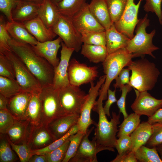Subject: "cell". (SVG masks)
Returning a JSON list of instances; mask_svg holds the SVG:
<instances>
[{"instance_id": "1", "label": "cell", "mask_w": 162, "mask_h": 162, "mask_svg": "<svg viewBox=\"0 0 162 162\" xmlns=\"http://www.w3.org/2000/svg\"><path fill=\"white\" fill-rule=\"evenodd\" d=\"M9 44L11 50L36 77L42 87L53 85V67L45 58L38 55L32 46L12 38L9 40Z\"/></svg>"}, {"instance_id": "2", "label": "cell", "mask_w": 162, "mask_h": 162, "mask_svg": "<svg viewBox=\"0 0 162 162\" xmlns=\"http://www.w3.org/2000/svg\"><path fill=\"white\" fill-rule=\"evenodd\" d=\"M103 101L99 97L92 109L98 113L99 119L92 140L97 145L107 148L110 151L114 152L118 131L117 125L120 123V113L117 115L115 112H112V117L110 121H109L104 111Z\"/></svg>"}, {"instance_id": "3", "label": "cell", "mask_w": 162, "mask_h": 162, "mask_svg": "<svg viewBox=\"0 0 162 162\" xmlns=\"http://www.w3.org/2000/svg\"><path fill=\"white\" fill-rule=\"evenodd\" d=\"M128 68L131 71L130 84L140 91L152 90L157 82L160 72L155 64L146 58L132 61Z\"/></svg>"}, {"instance_id": "4", "label": "cell", "mask_w": 162, "mask_h": 162, "mask_svg": "<svg viewBox=\"0 0 162 162\" xmlns=\"http://www.w3.org/2000/svg\"><path fill=\"white\" fill-rule=\"evenodd\" d=\"M147 14L139 20L136 26L135 34L128 41L126 49L134 57L149 55L155 58L152 52L159 49L153 44L152 39L156 34V30H153L149 33H147L146 28L149 25V20Z\"/></svg>"}, {"instance_id": "5", "label": "cell", "mask_w": 162, "mask_h": 162, "mask_svg": "<svg viewBox=\"0 0 162 162\" xmlns=\"http://www.w3.org/2000/svg\"><path fill=\"white\" fill-rule=\"evenodd\" d=\"M134 58L125 48L119 49L108 54L102 62L105 80L99 90V97L103 100L108 97V91L112 81L115 80L121 70L128 66Z\"/></svg>"}, {"instance_id": "6", "label": "cell", "mask_w": 162, "mask_h": 162, "mask_svg": "<svg viewBox=\"0 0 162 162\" xmlns=\"http://www.w3.org/2000/svg\"><path fill=\"white\" fill-rule=\"evenodd\" d=\"M38 96L41 106L40 124L47 125L54 119L66 114L61 104L58 91L53 85L42 87Z\"/></svg>"}, {"instance_id": "7", "label": "cell", "mask_w": 162, "mask_h": 162, "mask_svg": "<svg viewBox=\"0 0 162 162\" xmlns=\"http://www.w3.org/2000/svg\"><path fill=\"white\" fill-rule=\"evenodd\" d=\"M2 53L5 55L12 63L15 71V79L22 91L32 94L39 93L42 88L40 83L24 63L11 50Z\"/></svg>"}, {"instance_id": "8", "label": "cell", "mask_w": 162, "mask_h": 162, "mask_svg": "<svg viewBox=\"0 0 162 162\" xmlns=\"http://www.w3.org/2000/svg\"><path fill=\"white\" fill-rule=\"evenodd\" d=\"M52 30L68 47L76 52L81 49L83 43L82 34L74 25L72 17L60 14Z\"/></svg>"}, {"instance_id": "9", "label": "cell", "mask_w": 162, "mask_h": 162, "mask_svg": "<svg viewBox=\"0 0 162 162\" xmlns=\"http://www.w3.org/2000/svg\"><path fill=\"white\" fill-rule=\"evenodd\" d=\"M58 91L61 104L65 114L80 115L87 94L79 87L70 84Z\"/></svg>"}, {"instance_id": "10", "label": "cell", "mask_w": 162, "mask_h": 162, "mask_svg": "<svg viewBox=\"0 0 162 162\" xmlns=\"http://www.w3.org/2000/svg\"><path fill=\"white\" fill-rule=\"evenodd\" d=\"M105 75L101 76L95 85L93 81L90 82V87L86 100L83 105L77 124L79 130L86 133L88 128L93 124L95 126L97 123L91 118V112L96 102V99L99 95V90L104 82Z\"/></svg>"}, {"instance_id": "11", "label": "cell", "mask_w": 162, "mask_h": 162, "mask_svg": "<svg viewBox=\"0 0 162 162\" xmlns=\"http://www.w3.org/2000/svg\"><path fill=\"white\" fill-rule=\"evenodd\" d=\"M68 72L70 84L78 87L93 81L98 76L97 67L88 66L75 58L70 61Z\"/></svg>"}, {"instance_id": "12", "label": "cell", "mask_w": 162, "mask_h": 162, "mask_svg": "<svg viewBox=\"0 0 162 162\" xmlns=\"http://www.w3.org/2000/svg\"><path fill=\"white\" fill-rule=\"evenodd\" d=\"M139 0L135 4L134 0H127L126 7L119 20L115 23L116 29L130 39L134 36V32L139 20L138 14L141 3Z\"/></svg>"}, {"instance_id": "13", "label": "cell", "mask_w": 162, "mask_h": 162, "mask_svg": "<svg viewBox=\"0 0 162 162\" xmlns=\"http://www.w3.org/2000/svg\"><path fill=\"white\" fill-rule=\"evenodd\" d=\"M134 89L136 98L131 106L134 112L140 116L145 115L149 118L162 108V99L156 98L148 91Z\"/></svg>"}, {"instance_id": "14", "label": "cell", "mask_w": 162, "mask_h": 162, "mask_svg": "<svg viewBox=\"0 0 162 162\" xmlns=\"http://www.w3.org/2000/svg\"><path fill=\"white\" fill-rule=\"evenodd\" d=\"M94 128L88 130L83 136L76 154L69 161L70 162H97V154L107 148L97 145L92 140L90 141L88 136Z\"/></svg>"}, {"instance_id": "15", "label": "cell", "mask_w": 162, "mask_h": 162, "mask_svg": "<svg viewBox=\"0 0 162 162\" xmlns=\"http://www.w3.org/2000/svg\"><path fill=\"white\" fill-rule=\"evenodd\" d=\"M61 44L60 60L58 64L54 68L53 86L54 88L58 90L70 84L68 69L70 57L75 51L74 49L67 47L62 41Z\"/></svg>"}, {"instance_id": "16", "label": "cell", "mask_w": 162, "mask_h": 162, "mask_svg": "<svg viewBox=\"0 0 162 162\" xmlns=\"http://www.w3.org/2000/svg\"><path fill=\"white\" fill-rule=\"evenodd\" d=\"M88 5L85 3L72 17L74 25L81 34L89 32L105 31L91 13Z\"/></svg>"}, {"instance_id": "17", "label": "cell", "mask_w": 162, "mask_h": 162, "mask_svg": "<svg viewBox=\"0 0 162 162\" xmlns=\"http://www.w3.org/2000/svg\"><path fill=\"white\" fill-rule=\"evenodd\" d=\"M56 140L47 125H32L27 144L32 150H38L47 147Z\"/></svg>"}, {"instance_id": "18", "label": "cell", "mask_w": 162, "mask_h": 162, "mask_svg": "<svg viewBox=\"0 0 162 162\" xmlns=\"http://www.w3.org/2000/svg\"><path fill=\"white\" fill-rule=\"evenodd\" d=\"M62 41L61 38L59 37L54 40L43 42L38 41L37 44L32 46L38 55L45 58L54 68L60 62L57 55Z\"/></svg>"}, {"instance_id": "19", "label": "cell", "mask_w": 162, "mask_h": 162, "mask_svg": "<svg viewBox=\"0 0 162 162\" xmlns=\"http://www.w3.org/2000/svg\"><path fill=\"white\" fill-rule=\"evenodd\" d=\"M32 94L22 91L9 99L7 109L15 119H27V110Z\"/></svg>"}, {"instance_id": "20", "label": "cell", "mask_w": 162, "mask_h": 162, "mask_svg": "<svg viewBox=\"0 0 162 162\" xmlns=\"http://www.w3.org/2000/svg\"><path fill=\"white\" fill-rule=\"evenodd\" d=\"M80 116L79 114H65L54 119L47 126L57 140L66 134L73 126L77 123Z\"/></svg>"}, {"instance_id": "21", "label": "cell", "mask_w": 162, "mask_h": 162, "mask_svg": "<svg viewBox=\"0 0 162 162\" xmlns=\"http://www.w3.org/2000/svg\"><path fill=\"white\" fill-rule=\"evenodd\" d=\"M22 23L38 42H43L53 40L57 35L52 29L46 26L38 16Z\"/></svg>"}, {"instance_id": "22", "label": "cell", "mask_w": 162, "mask_h": 162, "mask_svg": "<svg viewBox=\"0 0 162 162\" xmlns=\"http://www.w3.org/2000/svg\"><path fill=\"white\" fill-rule=\"evenodd\" d=\"M32 126L28 120H20L14 118L13 125L6 134L9 140L14 144L27 143Z\"/></svg>"}, {"instance_id": "23", "label": "cell", "mask_w": 162, "mask_h": 162, "mask_svg": "<svg viewBox=\"0 0 162 162\" xmlns=\"http://www.w3.org/2000/svg\"><path fill=\"white\" fill-rule=\"evenodd\" d=\"M40 5L20 0L12 10L13 20L22 23L35 18L38 16Z\"/></svg>"}, {"instance_id": "24", "label": "cell", "mask_w": 162, "mask_h": 162, "mask_svg": "<svg viewBox=\"0 0 162 162\" xmlns=\"http://www.w3.org/2000/svg\"><path fill=\"white\" fill-rule=\"evenodd\" d=\"M88 6L90 11L97 21L105 30L109 29L113 23L106 0H91Z\"/></svg>"}, {"instance_id": "25", "label": "cell", "mask_w": 162, "mask_h": 162, "mask_svg": "<svg viewBox=\"0 0 162 162\" xmlns=\"http://www.w3.org/2000/svg\"><path fill=\"white\" fill-rule=\"evenodd\" d=\"M6 28L13 39L34 46L37 44L38 40L28 31L22 22L14 20L6 22Z\"/></svg>"}, {"instance_id": "26", "label": "cell", "mask_w": 162, "mask_h": 162, "mask_svg": "<svg viewBox=\"0 0 162 162\" xmlns=\"http://www.w3.org/2000/svg\"><path fill=\"white\" fill-rule=\"evenodd\" d=\"M105 32L106 46L108 54L126 48L130 39L118 32L115 28L114 23H112L109 29L105 30Z\"/></svg>"}, {"instance_id": "27", "label": "cell", "mask_w": 162, "mask_h": 162, "mask_svg": "<svg viewBox=\"0 0 162 162\" xmlns=\"http://www.w3.org/2000/svg\"><path fill=\"white\" fill-rule=\"evenodd\" d=\"M153 132L152 124L147 121L140 123L135 130L130 135L132 146L131 150L134 151L147 143Z\"/></svg>"}, {"instance_id": "28", "label": "cell", "mask_w": 162, "mask_h": 162, "mask_svg": "<svg viewBox=\"0 0 162 162\" xmlns=\"http://www.w3.org/2000/svg\"><path fill=\"white\" fill-rule=\"evenodd\" d=\"M60 14L56 5L51 0H44L40 7L38 16L48 28L52 29Z\"/></svg>"}, {"instance_id": "29", "label": "cell", "mask_w": 162, "mask_h": 162, "mask_svg": "<svg viewBox=\"0 0 162 162\" xmlns=\"http://www.w3.org/2000/svg\"><path fill=\"white\" fill-rule=\"evenodd\" d=\"M81 53L90 62L95 63L103 62L108 55L106 46L86 44L82 45Z\"/></svg>"}, {"instance_id": "30", "label": "cell", "mask_w": 162, "mask_h": 162, "mask_svg": "<svg viewBox=\"0 0 162 162\" xmlns=\"http://www.w3.org/2000/svg\"><path fill=\"white\" fill-rule=\"evenodd\" d=\"M38 93L32 94L27 110V119L32 125L38 126L41 124V106Z\"/></svg>"}, {"instance_id": "31", "label": "cell", "mask_w": 162, "mask_h": 162, "mask_svg": "<svg viewBox=\"0 0 162 162\" xmlns=\"http://www.w3.org/2000/svg\"><path fill=\"white\" fill-rule=\"evenodd\" d=\"M86 3V0H61L56 5L60 14L72 17Z\"/></svg>"}, {"instance_id": "32", "label": "cell", "mask_w": 162, "mask_h": 162, "mask_svg": "<svg viewBox=\"0 0 162 162\" xmlns=\"http://www.w3.org/2000/svg\"><path fill=\"white\" fill-rule=\"evenodd\" d=\"M140 116L134 112L128 115L119 126L117 137L130 135L137 128L140 123Z\"/></svg>"}, {"instance_id": "33", "label": "cell", "mask_w": 162, "mask_h": 162, "mask_svg": "<svg viewBox=\"0 0 162 162\" xmlns=\"http://www.w3.org/2000/svg\"><path fill=\"white\" fill-rule=\"evenodd\" d=\"M22 91L15 79L0 76V94L9 99Z\"/></svg>"}, {"instance_id": "34", "label": "cell", "mask_w": 162, "mask_h": 162, "mask_svg": "<svg viewBox=\"0 0 162 162\" xmlns=\"http://www.w3.org/2000/svg\"><path fill=\"white\" fill-rule=\"evenodd\" d=\"M138 162H162L156 147H149L142 146L134 151Z\"/></svg>"}, {"instance_id": "35", "label": "cell", "mask_w": 162, "mask_h": 162, "mask_svg": "<svg viewBox=\"0 0 162 162\" xmlns=\"http://www.w3.org/2000/svg\"><path fill=\"white\" fill-rule=\"evenodd\" d=\"M11 147L7 135L0 134V162H14L18 160L17 157Z\"/></svg>"}, {"instance_id": "36", "label": "cell", "mask_w": 162, "mask_h": 162, "mask_svg": "<svg viewBox=\"0 0 162 162\" xmlns=\"http://www.w3.org/2000/svg\"><path fill=\"white\" fill-rule=\"evenodd\" d=\"M79 130V128L77 124L73 126L66 134L47 147L39 149L32 150V155L34 154L44 155L52 151L63 145L71 135L76 134Z\"/></svg>"}, {"instance_id": "37", "label": "cell", "mask_w": 162, "mask_h": 162, "mask_svg": "<svg viewBox=\"0 0 162 162\" xmlns=\"http://www.w3.org/2000/svg\"><path fill=\"white\" fill-rule=\"evenodd\" d=\"M127 0H106L112 23H116L121 18L126 7Z\"/></svg>"}, {"instance_id": "38", "label": "cell", "mask_w": 162, "mask_h": 162, "mask_svg": "<svg viewBox=\"0 0 162 162\" xmlns=\"http://www.w3.org/2000/svg\"><path fill=\"white\" fill-rule=\"evenodd\" d=\"M86 133L79 130L76 133L69 137L70 143L62 162H69L74 156L82 138Z\"/></svg>"}, {"instance_id": "39", "label": "cell", "mask_w": 162, "mask_h": 162, "mask_svg": "<svg viewBox=\"0 0 162 162\" xmlns=\"http://www.w3.org/2000/svg\"><path fill=\"white\" fill-rule=\"evenodd\" d=\"M81 34L83 44L106 46L105 31L89 32Z\"/></svg>"}, {"instance_id": "40", "label": "cell", "mask_w": 162, "mask_h": 162, "mask_svg": "<svg viewBox=\"0 0 162 162\" xmlns=\"http://www.w3.org/2000/svg\"><path fill=\"white\" fill-rule=\"evenodd\" d=\"M70 142L69 138L62 146L44 155L46 157L47 162H62Z\"/></svg>"}, {"instance_id": "41", "label": "cell", "mask_w": 162, "mask_h": 162, "mask_svg": "<svg viewBox=\"0 0 162 162\" xmlns=\"http://www.w3.org/2000/svg\"><path fill=\"white\" fill-rule=\"evenodd\" d=\"M0 76L15 79L13 64L9 58L4 54L0 52Z\"/></svg>"}, {"instance_id": "42", "label": "cell", "mask_w": 162, "mask_h": 162, "mask_svg": "<svg viewBox=\"0 0 162 162\" xmlns=\"http://www.w3.org/2000/svg\"><path fill=\"white\" fill-rule=\"evenodd\" d=\"M6 22L4 16H0V52L11 50L9 41L12 38L6 28Z\"/></svg>"}, {"instance_id": "43", "label": "cell", "mask_w": 162, "mask_h": 162, "mask_svg": "<svg viewBox=\"0 0 162 162\" xmlns=\"http://www.w3.org/2000/svg\"><path fill=\"white\" fill-rule=\"evenodd\" d=\"M9 141L12 149L16 153L20 161L28 162L32 154V149L27 144H16Z\"/></svg>"}, {"instance_id": "44", "label": "cell", "mask_w": 162, "mask_h": 162, "mask_svg": "<svg viewBox=\"0 0 162 162\" xmlns=\"http://www.w3.org/2000/svg\"><path fill=\"white\" fill-rule=\"evenodd\" d=\"M14 118L8 109L0 110V133L6 134L13 125Z\"/></svg>"}, {"instance_id": "45", "label": "cell", "mask_w": 162, "mask_h": 162, "mask_svg": "<svg viewBox=\"0 0 162 162\" xmlns=\"http://www.w3.org/2000/svg\"><path fill=\"white\" fill-rule=\"evenodd\" d=\"M146 3L144 10L147 12L154 13L157 16L160 24L162 25V0H144Z\"/></svg>"}, {"instance_id": "46", "label": "cell", "mask_w": 162, "mask_h": 162, "mask_svg": "<svg viewBox=\"0 0 162 162\" xmlns=\"http://www.w3.org/2000/svg\"><path fill=\"white\" fill-rule=\"evenodd\" d=\"M152 124V134L146 144V146L150 148L156 147L162 143V124L155 123Z\"/></svg>"}, {"instance_id": "47", "label": "cell", "mask_w": 162, "mask_h": 162, "mask_svg": "<svg viewBox=\"0 0 162 162\" xmlns=\"http://www.w3.org/2000/svg\"><path fill=\"white\" fill-rule=\"evenodd\" d=\"M20 0H0V10L4 14L8 21H13L12 10Z\"/></svg>"}, {"instance_id": "48", "label": "cell", "mask_w": 162, "mask_h": 162, "mask_svg": "<svg viewBox=\"0 0 162 162\" xmlns=\"http://www.w3.org/2000/svg\"><path fill=\"white\" fill-rule=\"evenodd\" d=\"M132 87L129 84H126L122 86L120 91L122 92L121 96L117 101L116 104L119 109V113H122L124 119L126 118L128 116L126 111L125 107V101L126 96L128 93L132 89Z\"/></svg>"}, {"instance_id": "49", "label": "cell", "mask_w": 162, "mask_h": 162, "mask_svg": "<svg viewBox=\"0 0 162 162\" xmlns=\"http://www.w3.org/2000/svg\"><path fill=\"white\" fill-rule=\"evenodd\" d=\"M131 146L130 136L127 135L122 136L116 140L115 148L118 151V154H122L131 151Z\"/></svg>"}, {"instance_id": "50", "label": "cell", "mask_w": 162, "mask_h": 162, "mask_svg": "<svg viewBox=\"0 0 162 162\" xmlns=\"http://www.w3.org/2000/svg\"><path fill=\"white\" fill-rule=\"evenodd\" d=\"M128 68H123L115 78L116 83L113 86L115 89L120 88L122 86L126 84L130 85V71Z\"/></svg>"}, {"instance_id": "51", "label": "cell", "mask_w": 162, "mask_h": 162, "mask_svg": "<svg viewBox=\"0 0 162 162\" xmlns=\"http://www.w3.org/2000/svg\"><path fill=\"white\" fill-rule=\"evenodd\" d=\"M111 162H137L134 151H130L122 154H117L116 158Z\"/></svg>"}, {"instance_id": "52", "label": "cell", "mask_w": 162, "mask_h": 162, "mask_svg": "<svg viewBox=\"0 0 162 162\" xmlns=\"http://www.w3.org/2000/svg\"><path fill=\"white\" fill-rule=\"evenodd\" d=\"M116 89L112 91L109 88L108 91L107 99L103 107V110L105 114L108 116H110V108L111 105L117 101L116 97Z\"/></svg>"}, {"instance_id": "53", "label": "cell", "mask_w": 162, "mask_h": 162, "mask_svg": "<svg viewBox=\"0 0 162 162\" xmlns=\"http://www.w3.org/2000/svg\"><path fill=\"white\" fill-rule=\"evenodd\" d=\"M147 122L151 124H162V108L159 109L152 116L148 118Z\"/></svg>"}, {"instance_id": "54", "label": "cell", "mask_w": 162, "mask_h": 162, "mask_svg": "<svg viewBox=\"0 0 162 162\" xmlns=\"http://www.w3.org/2000/svg\"><path fill=\"white\" fill-rule=\"evenodd\" d=\"M28 162H47L45 157L42 154H34L32 155Z\"/></svg>"}, {"instance_id": "55", "label": "cell", "mask_w": 162, "mask_h": 162, "mask_svg": "<svg viewBox=\"0 0 162 162\" xmlns=\"http://www.w3.org/2000/svg\"><path fill=\"white\" fill-rule=\"evenodd\" d=\"M9 99L0 94V110L7 109Z\"/></svg>"}, {"instance_id": "56", "label": "cell", "mask_w": 162, "mask_h": 162, "mask_svg": "<svg viewBox=\"0 0 162 162\" xmlns=\"http://www.w3.org/2000/svg\"><path fill=\"white\" fill-rule=\"evenodd\" d=\"M158 152L162 160V143L156 146Z\"/></svg>"}, {"instance_id": "57", "label": "cell", "mask_w": 162, "mask_h": 162, "mask_svg": "<svg viewBox=\"0 0 162 162\" xmlns=\"http://www.w3.org/2000/svg\"><path fill=\"white\" fill-rule=\"evenodd\" d=\"M27 1L31 2H32L34 3H35L37 4H41L44 0H24Z\"/></svg>"}, {"instance_id": "58", "label": "cell", "mask_w": 162, "mask_h": 162, "mask_svg": "<svg viewBox=\"0 0 162 162\" xmlns=\"http://www.w3.org/2000/svg\"><path fill=\"white\" fill-rule=\"evenodd\" d=\"M61 0H51L52 2L56 5Z\"/></svg>"}]
</instances>
